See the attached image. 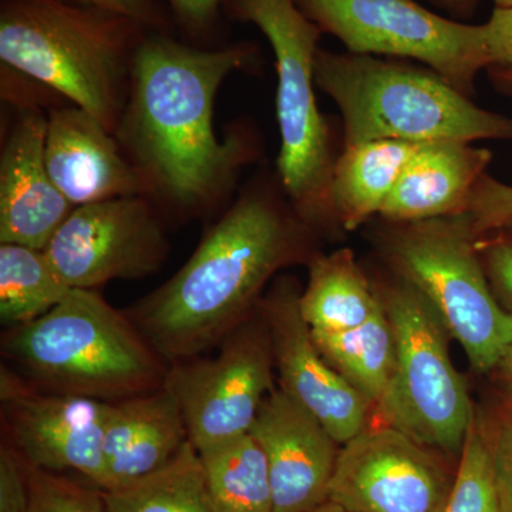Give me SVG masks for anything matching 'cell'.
<instances>
[{"label":"cell","mask_w":512,"mask_h":512,"mask_svg":"<svg viewBox=\"0 0 512 512\" xmlns=\"http://www.w3.org/2000/svg\"><path fill=\"white\" fill-rule=\"evenodd\" d=\"M259 60L251 40L201 47L148 32L138 47L114 136L168 225L214 220L238 194L244 171L262 165L256 124L234 121L221 138L214 121L222 84L258 69Z\"/></svg>","instance_id":"6da1fadb"},{"label":"cell","mask_w":512,"mask_h":512,"mask_svg":"<svg viewBox=\"0 0 512 512\" xmlns=\"http://www.w3.org/2000/svg\"><path fill=\"white\" fill-rule=\"evenodd\" d=\"M318 234L276 170L259 165L185 264L124 313L168 366L205 355L256 311L279 271L320 254Z\"/></svg>","instance_id":"7a4b0ae2"},{"label":"cell","mask_w":512,"mask_h":512,"mask_svg":"<svg viewBox=\"0 0 512 512\" xmlns=\"http://www.w3.org/2000/svg\"><path fill=\"white\" fill-rule=\"evenodd\" d=\"M146 26L63 0H0V62L89 111L111 133Z\"/></svg>","instance_id":"3957f363"},{"label":"cell","mask_w":512,"mask_h":512,"mask_svg":"<svg viewBox=\"0 0 512 512\" xmlns=\"http://www.w3.org/2000/svg\"><path fill=\"white\" fill-rule=\"evenodd\" d=\"M2 353L36 389L107 403L161 389L170 369L94 289H73L46 315L6 329Z\"/></svg>","instance_id":"277c9868"},{"label":"cell","mask_w":512,"mask_h":512,"mask_svg":"<svg viewBox=\"0 0 512 512\" xmlns=\"http://www.w3.org/2000/svg\"><path fill=\"white\" fill-rule=\"evenodd\" d=\"M315 83L342 114L343 147L373 140L429 144L512 138L511 117L481 109L426 66L319 49Z\"/></svg>","instance_id":"5b68a950"},{"label":"cell","mask_w":512,"mask_h":512,"mask_svg":"<svg viewBox=\"0 0 512 512\" xmlns=\"http://www.w3.org/2000/svg\"><path fill=\"white\" fill-rule=\"evenodd\" d=\"M231 22L261 30L275 56L276 173L293 207L319 234L340 231L330 205L336 154L332 130L316 100L315 57L323 32L295 0H222Z\"/></svg>","instance_id":"8992f818"},{"label":"cell","mask_w":512,"mask_h":512,"mask_svg":"<svg viewBox=\"0 0 512 512\" xmlns=\"http://www.w3.org/2000/svg\"><path fill=\"white\" fill-rule=\"evenodd\" d=\"M379 220L377 248L387 268L423 293L474 369H497L512 342V315L488 285L470 217Z\"/></svg>","instance_id":"52a82bcc"},{"label":"cell","mask_w":512,"mask_h":512,"mask_svg":"<svg viewBox=\"0 0 512 512\" xmlns=\"http://www.w3.org/2000/svg\"><path fill=\"white\" fill-rule=\"evenodd\" d=\"M387 271L373 284L392 323L396 363L376 419L433 450L461 454L477 416L448 352L450 333L419 289Z\"/></svg>","instance_id":"ba28073f"},{"label":"cell","mask_w":512,"mask_h":512,"mask_svg":"<svg viewBox=\"0 0 512 512\" xmlns=\"http://www.w3.org/2000/svg\"><path fill=\"white\" fill-rule=\"evenodd\" d=\"M323 33L348 52L397 57L429 67L471 97L491 67L484 25L448 19L417 0H295Z\"/></svg>","instance_id":"9c48e42d"},{"label":"cell","mask_w":512,"mask_h":512,"mask_svg":"<svg viewBox=\"0 0 512 512\" xmlns=\"http://www.w3.org/2000/svg\"><path fill=\"white\" fill-rule=\"evenodd\" d=\"M215 349L170 365L165 377L197 453L248 434L276 387L271 338L258 308Z\"/></svg>","instance_id":"30bf717a"},{"label":"cell","mask_w":512,"mask_h":512,"mask_svg":"<svg viewBox=\"0 0 512 512\" xmlns=\"http://www.w3.org/2000/svg\"><path fill=\"white\" fill-rule=\"evenodd\" d=\"M168 224L143 195L73 208L45 248L70 289H94L116 279L157 274L171 247Z\"/></svg>","instance_id":"8fae6325"},{"label":"cell","mask_w":512,"mask_h":512,"mask_svg":"<svg viewBox=\"0 0 512 512\" xmlns=\"http://www.w3.org/2000/svg\"><path fill=\"white\" fill-rule=\"evenodd\" d=\"M454 476L433 448L369 424L340 447L329 501L346 512H443Z\"/></svg>","instance_id":"7c38bea8"},{"label":"cell","mask_w":512,"mask_h":512,"mask_svg":"<svg viewBox=\"0 0 512 512\" xmlns=\"http://www.w3.org/2000/svg\"><path fill=\"white\" fill-rule=\"evenodd\" d=\"M3 443L29 467L73 470L103 488L104 434L110 404L36 389L15 370L0 367Z\"/></svg>","instance_id":"4fadbf2b"},{"label":"cell","mask_w":512,"mask_h":512,"mask_svg":"<svg viewBox=\"0 0 512 512\" xmlns=\"http://www.w3.org/2000/svg\"><path fill=\"white\" fill-rule=\"evenodd\" d=\"M301 292L295 278L282 276L258 305L271 338L278 387L342 446L369 426L375 407L320 353L299 311Z\"/></svg>","instance_id":"5bb4252c"},{"label":"cell","mask_w":512,"mask_h":512,"mask_svg":"<svg viewBox=\"0 0 512 512\" xmlns=\"http://www.w3.org/2000/svg\"><path fill=\"white\" fill-rule=\"evenodd\" d=\"M0 147V244L45 251L73 205L47 170V110L6 104Z\"/></svg>","instance_id":"9a60e30c"},{"label":"cell","mask_w":512,"mask_h":512,"mask_svg":"<svg viewBox=\"0 0 512 512\" xmlns=\"http://www.w3.org/2000/svg\"><path fill=\"white\" fill-rule=\"evenodd\" d=\"M249 433L268 461L274 512H308L329 501L342 446L313 414L276 386Z\"/></svg>","instance_id":"2e32d148"},{"label":"cell","mask_w":512,"mask_h":512,"mask_svg":"<svg viewBox=\"0 0 512 512\" xmlns=\"http://www.w3.org/2000/svg\"><path fill=\"white\" fill-rule=\"evenodd\" d=\"M45 158L57 190L74 208L114 198L146 197L116 136L89 111L72 103L47 110Z\"/></svg>","instance_id":"e0dca14e"},{"label":"cell","mask_w":512,"mask_h":512,"mask_svg":"<svg viewBox=\"0 0 512 512\" xmlns=\"http://www.w3.org/2000/svg\"><path fill=\"white\" fill-rule=\"evenodd\" d=\"M188 441L180 404L167 387L111 403L101 490L154 473L170 463Z\"/></svg>","instance_id":"ac0fdd59"},{"label":"cell","mask_w":512,"mask_h":512,"mask_svg":"<svg viewBox=\"0 0 512 512\" xmlns=\"http://www.w3.org/2000/svg\"><path fill=\"white\" fill-rule=\"evenodd\" d=\"M491 158L490 150L473 143L421 144L377 218L417 222L467 214L471 194Z\"/></svg>","instance_id":"d6986e66"},{"label":"cell","mask_w":512,"mask_h":512,"mask_svg":"<svg viewBox=\"0 0 512 512\" xmlns=\"http://www.w3.org/2000/svg\"><path fill=\"white\" fill-rule=\"evenodd\" d=\"M421 144L373 140L342 147L333 168L330 205L340 231L377 218Z\"/></svg>","instance_id":"ffe728a7"},{"label":"cell","mask_w":512,"mask_h":512,"mask_svg":"<svg viewBox=\"0 0 512 512\" xmlns=\"http://www.w3.org/2000/svg\"><path fill=\"white\" fill-rule=\"evenodd\" d=\"M308 284L299 296L302 318L315 332L338 333L363 325L382 306L372 278L355 252H320L308 265Z\"/></svg>","instance_id":"44dd1931"},{"label":"cell","mask_w":512,"mask_h":512,"mask_svg":"<svg viewBox=\"0 0 512 512\" xmlns=\"http://www.w3.org/2000/svg\"><path fill=\"white\" fill-rule=\"evenodd\" d=\"M311 332L326 362L376 409L389 389L396 363V340L383 303L357 328L338 333Z\"/></svg>","instance_id":"7402d4cb"},{"label":"cell","mask_w":512,"mask_h":512,"mask_svg":"<svg viewBox=\"0 0 512 512\" xmlns=\"http://www.w3.org/2000/svg\"><path fill=\"white\" fill-rule=\"evenodd\" d=\"M103 497L109 512H218L191 441L164 467Z\"/></svg>","instance_id":"603a6c76"},{"label":"cell","mask_w":512,"mask_h":512,"mask_svg":"<svg viewBox=\"0 0 512 512\" xmlns=\"http://www.w3.org/2000/svg\"><path fill=\"white\" fill-rule=\"evenodd\" d=\"M198 456L218 512H274L268 461L251 433Z\"/></svg>","instance_id":"cb8c5ba5"},{"label":"cell","mask_w":512,"mask_h":512,"mask_svg":"<svg viewBox=\"0 0 512 512\" xmlns=\"http://www.w3.org/2000/svg\"><path fill=\"white\" fill-rule=\"evenodd\" d=\"M72 291L42 249L0 244V322L6 329L46 315Z\"/></svg>","instance_id":"d4e9b609"},{"label":"cell","mask_w":512,"mask_h":512,"mask_svg":"<svg viewBox=\"0 0 512 512\" xmlns=\"http://www.w3.org/2000/svg\"><path fill=\"white\" fill-rule=\"evenodd\" d=\"M443 512H504L495 484L490 450L477 417L468 431Z\"/></svg>","instance_id":"484cf974"},{"label":"cell","mask_w":512,"mask_h":512,"mask_svg":"<svg viewBox=\"0 0 512 512\" xmlns=\"http://www.w3.org/2000/svg\"><path fill=\"white\" fill-rule=\"evenodd\" d=\"M28 512H109L100 488L84 487L57 473L29 467Z\"/></svg>","instance_id":"4316f807"},{"label":"cell","mask_w":512,"mask_h":512,"mask_svg":"<svg viewBox=\"0 0 512 512\" xmlns=\"http://www.w3.org/2000/svg\"><path fill=\"white\" fill-rule=\"evenodd\" d=\"M173 16L175 35L184 42L215 47L221 39L222 0H165Z\"/></svg>","instance_id":"83f0119b"},{"label":"cell","mask_w":512,"mask_h":512,"mask_svg":"<svg viewBox=\"0 0 512 512\" xmlns=\"http://www.w3.org/2000/svg\"><path fill=\"white\" fill-rule=\"evenodd\" d=\"M505 80L512 83V77ZM467 215L477 237L512 227V185L495 180L487 171L474 187Z\"/></svg>","instance_id":"f1b7e54d"},{"label":"cell","mask_w":512,"mask_h":512,"mask_svg":"<svg viewBox=\"0 0 512 512\" xmlns=\"http://www.w3.org/2000/svg\"><path fill=\"white\" fill-rule=\"evenodd\" d=\"M476 248L491 291L512 315V227L481 235Z\"/></svg>","instance_id":"f546056e"},{"label":"cell","mask_w":512,"mask_h":512,"mask_svg":"<svg viewBox=\"0 0 512 512\" xmlns=\"http://www.w3.org/2000/svg\"><path fill=\"white\" fill-rule=\"evenodd\" d=\"M483 427L504 512H512V413Z\"/></svg>","instance_id":"4dcf8cb0"},{"label":"cell","mask_w":512,"mask_h":512,"mask_svg":"<svg viewBox=\"0 0 512 512\" xmlns=\"http://www.w3.org/2000/svg\"><path fill=\"white\" fill-rule=\"evenodd\" d=\"M63 2L84 6V8L107 10V12L136 20L151 32L175 35L173 16L167 3L161 0H63Z\"/></svg>","instance_id":"1f68e13d"},{"label":"cell","mask_w":512,"mask_h":512,"mask_svg":"<svg viewBox=\"0 0 512 512\" xmlns=\"http://www.w3.org/2000/svg\"><path fill=\"white\" fill-rule=\"evenodd\" d=\"M26 464L8 444L0 446V512H28Z\"/></svg>","instance_id":"d6a6232c"},{"label":"cell","mask_w":512,"mask_h":512,"mask_svg":"<svg viewBox=\"0 0 512 512\" xmlns=\"http://www.w3.org/2000/svg\"><path fill=\"white\" fill-rule=\"evenodd\" d=\"M491 57L490 69L500 79L512 77V8H494L483 23Z\"/></svg>","instance_id":"836d02e7"},{"label":"cell","mask_w":512,"mask_h":512,"mask_svg":"<svg viewBox=\"0 0 512 512\" xmlns=\"http://www.w3.org/2000/svg\"><path fill=\"white\" fill-rule=\"evenodd\" d=\"M429 2L437 8L446 10L457 20L470 18L478 5V0H429Z\"/></svg>","instance_id":"e575fe53"},{"label":"cell","mask_w":512,"mask_h":512,"mask_svg":"<svg viewBox=\"0 0 512 512\" xmlns=\"http://www.w3.org/2000/svg\"><path fill=\"white\" fill-rule=\"evenodd\" d=\"M495 370H498V373H500L501 382H503L505 390H507L512 399V342L508 349L505 350L503 359L498 363Z\"/></svg>","instance_id":"d590c367"},{"label":"cell","mask_w":512,"mask_h":512,"mask_svg":"<svg viewBox=\"0 0 512 512\" xmlns=\"http://www.w3.org/2000/svg\"><path fill=\"white\" fill-rule=\"evenodd\" d=\"M308 512H346L342 507H339L338 504L332 503V501H326L325 504L319 505L315 510H311Z\"/></svg>","instance_id":"8d00e7d4"},{"label":"cell","mask_w":512,"mask_h":512,"mask_svg":"<svg viewBox=\"0 0 512 512\" xmlns=\"http://www.w3.org/2000/svg\"><path fill=\"white\" fill-rule=\"evenodd\" d=\"M480 2V0H478ZM495 8H512V0H493Z\"/></svg>","instance_id":"74e56055"}]
</instances>
